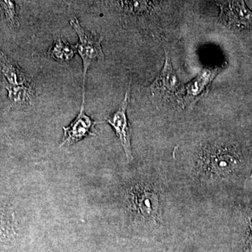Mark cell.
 I'll return each instance as SVG.
<instances>
[{"mask_svg": "<svg viewBox=\"0 0 252 252\" xmlns=\"http://www.w3.org/2000/svg\"><path fill=\"white\" fill-rule=\"evenodd\" d=\"M129 95H130V88L126 91L122 106L117 111L109 115L106 119V122L114 128L116 135L122 142L127 160L130 161L132 159L131 130L130 124L126 114L127 106H128Z\"/></svg>", "mask_w": 252, "mask_h": 252, "instance_id": "277c9868", "label": "cell"}, {"mask_svg": "<svg viewBox=\"0 0 252 252\" xmlns=\"http://www.w3.org/2000/svg\"><path fill=\"white\" fill-rule=\"evenodd\" d=\"M0 13L1 18L9 23L11 27L17 28L19 26L16 6L13 1H0Z\"/></svg>", "mask_w": 252, "mask_h": 252, "instance_id": "7c38bea8", "label": "cell"}, {"mask_svg": "<svg viewBox=\"0 0 252 252\" xmlns=\"http://www.w3.org/2000/svg\"><path fill=\"white\" fill-rule=\"evenodd\" d=\"M77 46L69 44L62 36L55 39L47 51V56L60 63L69 62L77 54Z\"/></svg>", "mask_w": 252, "mask_h": 252, "instance_id": "ba28073f", "label": "cell"}, {"mask_svg": "<svg viewBox=\"0 0 252 252\" xmlns=\"http://www.w3.org/2000/svg\"><path fill=\"white\" fill-rule=\"evenodd\" d=\"M221 15L228 17V21L247 26L251 22L252 14L245 6L243 1H234L228 4V7L222 6Z\"/></svg>", "mask_w": 252, "mask_h": 252, "instance_id": "9c48e42d", "label": "cell"}, {"mask_svg": "<svg viewBox=\"0 0 252 252\" xmlns=\"http://www.w3.org/2000/svg\"><path fill=\"white\" fill-rule=\"evenodd\" d=\"M132 204L144 218L154 219L158 211V195L153 189L144 186L136 187L132 192Z\"/></svg>", "mask_w": 252, "mask_h": 252, "instance_id": "52a82bcc", "label": "cell"}, {"mask_svg": "<svg viewBox=\"0 0 252 252\" xmlns=\"http://www.w3.org/2000/svg\"><path fill=\"white\" fill-rule=\"evenodd\" d=\"M217 70V69H216ZM215 69H207L199 74L198 77L189 84L187 87L188 96L195 99L206 90L207 86H210L215 75L218 73Z\"/></svg>", "mask_w": 252, "mask_h": 252, "instance_id": "30bf717a", "label": "cell"}, {"mask_svg": "<svg viewBox=\"0 0 252 252\" xmlns=\"http://www.w3.org/2000/svg\"><path fill=\"white\" fill-rule=\"evenodd\" d=\"M69 23L79 36V43L76 46H77V52L79 53L83 61V67H84L83 95H85L84 86H85L88 69L93 63L97 61H103L104 59L103 51L101 46L103 37L86 31L81 26L79 20L76 17L71 18Z\"/></svg>", "mask_w": 252, "mask_h": 252, "instance_id": "6da1fadb", "label": "cell"}, {"mask_svg": "<svg viewBox=\"0 0 252 252\" xmlns=\"http://www.w3.org/2000/svg\"><path fill=\"white\" fill-rule=\"evenodd\" d=\"M200 160L203 170L213 177L228 175L238 163V159L231 152L217 145L205 149Z\"/></svg>", "mask_w": 252, "mask_h": 252, "instance_id": "7a4b0ae2", "label": "cell"}, {"mask_svg": "<svg viewBox=\"0 0 252 252\" xmlns=\"http://www.w3.org/2000/svg\"><path fill=\"white\" fill-rule=\"evenodd\" d=\"M85 96H83L82 104L80 112L77 118L74 119L70 125L67 127H63L64 136L61 147L70 146L77 143L83 139L89 136H94V126L97 122H94L85 112Z\"/></svg>", "mask_w": 252, "mask_h": 252, "instance_id": "5b68a950", "label": "cell"}, {"mask_svg": "<svg viewBox=\"0 0 252 252\" xmlns=\"http://www.w3.org/2000/svg\"><path fill=\"white\" fill-rule=\"evenodd\" d=\"M7 91L10 100L18 104L32 103L35 94L34 85L12 88L7 89Z\"/></svg>", "mask_w": 252, "mask_h": 252, "instance_id": "8fae6325", "label": "cell"}, {"mask_svg": "<svg viewBox=\"0 0 252 252\" xmlns=\"http://www.w3.org/2000/svg\"><path fill=\"white\" fill-rule=\"evenodd\" d=\"M0 72L3 79L5 89L34 85L31 75L24 72L17 63L6 56L0 50Z\"/></svg>", "mask_w": 252, "mask_h": 252, "instance_id": "8992f818", "label": "cell"}, {"mask_svg": "<svg viewBox=\"0 0 252 252\" xmlns=\"http://www.w3.org/2000/svg\"><path fill=\"white\" fill-rule=\"evenodd\" d=\"M151 90L153 94L177 99L179 102L185 92V87L174 70L167 54H165V61L161 72L151 85Z\"/></svg>", "mask_w": 252, "mask_h": 252, "instance_id": "3957f363", "label": "cell"}]
</instances>
